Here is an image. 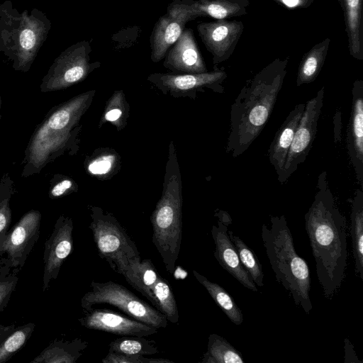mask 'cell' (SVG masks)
Returning <instances> with one entry per match:
<instances>
[{
    "instance_id": "obj_1",
    "label": "cell",
    "mask_w": 363,
    "mask_h": 363,
    "mask_svg": "<svg viewBox=\"0 0 363 363\" xmlns=\"http://www.w3.org/2000/svg\"><path fill=\"white\" fill-rule=\"evenodd\" d=\"M304 218L317 278L323 296L331 299L340 290L345 276L347 225L329 188L325 172L318 177L317 191Z\"/></svg>"
},
{
    "instance_id": "obj_2",
    "label": "cell",
    "mask_w": 363,
    "mask_h": 363,
    "mask_svg": "<svg viewBox=\"0 0 363 363\" xmlns=\"http://www.w3.org/2000/svg\"><path fill=\"white\" fill-rule=\"evenodd\" d=\"M288 58H276L248 80L231 106L226 151L244 153L270 117L287 72Z\"/></svg>"
},
{
    "instance_id": "obj_3",
    "label": "cell",
    "mask_w": 363,
    "mask_h": 363,
    "mask_svg": "<svg viewBox=\"0 0 363 363\" xmlns=\"http://www.w3.org/2000/svg\"><path fill=\"white\" fill-rule=\"evenodd\" d=\"M271 226L262 225L261 238L276 279L295 304L309 314L311 273L306 261L295 249L294 239L284 216H271Z\"/></svg>"
},
{
    "instance_id": "obj_4",
    "label": "cell",
    "mask_w": 363,
    "mask_h": 363,
    "mask_svg": "<svg viewBox=\"0 0 363 363\" xmlns=\"http://www.w3.org/2000/svg\"><path fill=\"white\" fill-rule=\"evenodd\" d=\"M51 21L33 8L19 12L11 0L0 4V52L16 70L28 71L45 42Z\"/></svg>"
},
{
    "instance_id": "obj_5",
    "label": "cell",
    "mask_w": 363,
    "mask_h": 363,
    "mask_svg": "<svg viewBox=\"0 0 363 363\" xmlns=\"http://www.w3.org/2000/svg\"><path fill=\"white\" fill-rule=\"evenodd\" d=\"M182 204L180 174L171 144L162 195L150 217L152 242L170 274L174 272L181 247Z\"/></svg>"
},
{
    "instance_id": "obj_6",
    "label": "cell",
    "mask_w": 363,
    "mask_h": 363,
    "mask_svg": "<svg viewBox=\"0 0 363 363\" xmlns=\"http://www.w3.org/2000/svg\"><path fill=\"white\" fill-rule=\"evenodd\" d=\"M91 218L89 228L98 254L116 273L121 274L128 265L141 261L135 242L113 215L93 206Z\"/></svg>"
},
{
    "instance_id": "obj_7",
    "label": "cell",
    "mask_w": 363,
    "mask_h": 363,
    "mask_svg": "<svg viewBox=\"0 0 363 363\" xmlns=\"http://www.w3.org/2000/svg\"><path fill=\"white\" fill-rule=\"evenodd\" d=\"M106 303L113 306L125 315L157 329L165 328L168 325L166 316L124 286L108 281H92L89 290L81 299L84 311L91 310L96 304Z\"/></svg>"
},
{
    "instance_id": "obj_8",
    "label": "cell",
    "mask_w": 363,
    "mask_h": 363,
    "mask_svg": "<svg viewBox=\"0 0 363 363\" xmlns=\"http://www.w3.org/2000/svg\"><path fill=\"white\" fill-rule=\"evenodd\" d=\"M90 41L80 40L62 51L55 58L43 79V91H54L67 88L84 79L95 68L99 62H90Z\"/></svg>"
},
{
    "instance_id": "obj_9",
    "label": "cell",
    "mask_w": 363,
    "mask_h": 363,
    "mask_svg": "<svg viewBox=\"0 0 363 363\" xmlns=\"http://www.w3.org/2000/svg\"><path fill=\"white\" fill-rule=\"evenodd\" d=\"M91 91L70 100L55 111L36 134L33 152L46 155L66 139L68 130L74 125L88 108L94 96Z\"/></svg>"
},
{
    "instance_id": "obj_10",
    "label": "cell",
    "mask_w": 363,
    "mask_h": 363,
    "mask_svg": "<svg viewBox=\"0 0 363 363\" xmlns=\"http://www.w3.org/2000/svg\"><path fill=\"white\" fill-rule=\"evenodd\" d=\"M325 88L322 86L315 96L306 104L296 128L291 145L284 164L281 184L285 183L289 177L303 163L314 141L318 120L323 106Z\"/></svg>"
},
{
    "instance_id": "obj_11",
    "label": "cell",
    "mask_w": 363,
    "mask_h": 363,
    "mask_svg": "<svg viewBox=\"0 0 363 363\" xmlns=\"http://www.w3.org/2000/svg\"><path fill=\"white\" fill-rule=\"evenodd\" d=\"M41 213L32 210L24 214L8 231L0 245V256L4 254L11 262L13 268L20 270L40 236Z\"/></svg>"
},
{
    "instance_id": "obj_12",
    "label": "cell",
    "mask_w": 363,
    "mask_h": 363,
    "mask_svg": "<svg viewBox=\"0 0 363 363\" xmlns=\"http://www.w3.org/2000/svg\"><path fill=\"white\" fill-rule=\"evenodd\" d=\"M196 29L216 65L227 60L233 53L244 30V24L241 21L218 19L201 22Z\"/></svg>"
},
{
    "instance_id": "obj_13",
    "label": "cell",
    "mask_w": 363,
    "mask_h": 363,
    "mask_svg": "<svg viewBox=\"0 0 363 363\" xmlns=\"http://www.w3.org/2000/svg\"><path fill=\"white\" fill-rule=\"evenodd\" d=\"M73 222L69 217L60 216L54 229L45 242L43 291L48 290L50 282L57 279L60 268L73 248Z\"/></svg>"
},
{
    "instance_id": "obj_14",
    "label": "cell",
    "mask_w": 363,
    "mask_h": 363,
    "mask_svg": "<svg viewBox=\"0 0 363 363\" xmlns=\"http://www.w3.org/2000/svg\"><path fill=\"white\" fill-rule=\"evenodd\" d=\"M78 321L86 328L121 336L147 337L157 333L152 326L107 308L84 311Z\"/></svg>"
},
{
    "instance_id": "obj_15",
    "label": "cell",
    "mask_w": 363,
    "mask_h": 363,
    "mask_svg": "<svg viewBox=\"0 0 363 363\" xmlns=\"http://www.w3.org/2000/svg\"><path fill=\"white\" fill-rule=\"evenodd\" d=\"M249 0H173L167 11L186 22L199 17L228 19L247 13Z\"/></svg>"
},
{
    "instance_id": "obj_16",
    "label": "cell",
    "mask_w": 363,
    "mask_h": 363,
    "mask_svg": "<svg viewBox=\"0 0 363 363\" xmlns=\"http://www.w3.org/2000/svg\"><path fill=\"white\" fill-rule=\"evenodd\" d=\"M218 218L217 225H213L211 235L215 244L214 257L219 264L243 286L252 291L257 287L242 267L238 252L228 235V225Z\"/></svg>"
},
{
    "instance_id": "obj_17",
    "label": "cell",
    "mask_w": 363,
    "mask_h": 363,
    "mask_svg": "<svg viewBox=\"0 0 363 363\" xmlns=\"http://www.w3.org/2000/svg\"><path fill=\"white\" fill-rule=\"evenodd\" d=\"M352 106L347 129V149L356 177L363 188V81L356 80L352 89Z\"/></svg>"
},
{
    "instance_id": "obj_18",
    "label": "cell",
    "mask_w": 363,
    "mask_h": 363,
    "mask_svg": "<svg viewBox=\"0 0 363 363\" xmlns=\"http://www.w3.org/2000/svg\"><path fill=\"white\" fill-rule=\"evenodd\" d=\"M163 65L176 73L199 74L207 72L191 28H184L179 38L169 48Z\"/></svg>"
},
{
    "instance_id": "obj_19",
    "label": "cell",
    "mask_w": 363,
    "mask_h": 363,
    "mask_svg": "<svg viewBox=\"0 0 363 363\" xmlns=\"http://www.w3.org/2000/svg\"><path fill=\"white\" fill-rule=\"evenodd\" d=\"M227 77L224 71L206 72L199 74L154 73L147 79L160 89L172 94H188L203 87H213Z\"/></svg>"
},
{
    "instance_id": "obj_20",
    "label": "cell",
    "mask_w": 363,
    "mask_h": 363,
    "mask_svg": "<svg viewBox=\"0 0 363 363\" xmlns=\"http://www.w3.org/2000/svg\"><path fill=\"white\" fill-rule=\"evenodd\" d=\"M187 22L181 16L167 11L161 16L154 25L150 37V58L158 62L164 58L185 28Z\"/></svg>"
},
{
    "instance_id": "obj_21",
    "label": "cell",
    "mask_w": 363,
    "mask_h": 363,
    "mask_svg": "<svg viewBox=\"0 0 363 363\" xmlns=\"http://www.w3.org/2000/svg\"><path fill=\"white\" fill-rule=\"evenodd\" d=\"M305 108L304 104H299L290 111L289 114L277 131L268 151L271 164L281 181L284 164L291 145L296 128L299 123Z\"/></svg>"
},
{
    "instance_id": "obj_22",
    "label": "cell",
    "mask_w": 363,
    "mask_h": 363,
    "mask_svg": "<svg viewBox=\"0 0 363 363\" xmlns=\"http://www.w3.org/2000/svg\"><path fill=\"white\" fill-rule=\"evenodd\" d=\"M345 18L350 55L363 60L362 0H340Z\"/></svg>"
},
{
    "instance_id": "obj_23",
    "label": "cell",
    "mask_w": 363,
    "mask_h": 363,
    "mask_svg": "<svg viewBox=\"0 0 363 363\" xmlns=\"http://www.w3.org/2000/svg\"><path fill=\"white\" fill-rule=\"evenodd\" d=\"M121 275L133 288L150 301L152 306H155L152 290L160 275L150 259L130 264Z\"/></svg>"
},
{
    "instance_id": "obj_24",
    "label": "cell",
    "mask_w": 363,
    "mask_h": 363,
    "mask_svg": "<svg viewBox=\"0 0 363 363\" xmlns=\"http://www.w3.org/2000/svg\"><path fill=\"white\" fill-rule=\"evenodd\" d=\"M88 347V342L80 338L73 340H55L31 363H75Z\"/></svg>"
},
{
    "instance_id": "obj_25",
    "label": "cell",
    "mask_w": 363,
    "mask_h": 363,
    "mask_svg": "<svg viewBox=\"0 0 363 363\" xmlns=\"http://www.w3.org/2000/svg\"><path fill=\"white\" fill-rule=\"evenodd\" d=\"M350 233L355 272L363 280V191L357 189L353 198Z\"/></svg>"
},
{
    "instance_id": "obj_26",
    "label": "cell",
    "mask_w": 363,
    "mask_h": 363,
    "mask_svg": "<svg viewBox=\"0 0 363 363\" xmlns=\"http://www.w3.org/2000/svg\"><path fill=\"white\" fill-rule=\"evenodd\" d=\"M330 43V38H326L313 45L303 56L297 73L298 86L311 83L317 78L324 65Z\"/></svg>"
},
{
    "instance_id": "obj_27",
    "label": "cell",
    "mask_w": 363,
    "mask_h": 363,
    "mask_svg": "<svg viewBox=\"0 0 363 363\" xmlns=\"http://www.w3.org/2000/svg\"><path fill=\"white\" fill-rule=\"evenodd\" d=\"M193 274L230 320L236 325H241L244 320L242 311L226 290L196 270H193Z\"/></svg>"
},
{
    "instance_id": "obj_28",
    "label": "cell",
    "mask_w": 363,
    "mask_h": 363,
    "mask_svg": "<svg viewBox=\"0 0 363 363\" xmlns=\"http://www.w3.org/2000/svg\"><path fill=\"white\" fill-rule=\"evenodd\" d=\"M201 363H244L240 352L225 338L218 334L209 335L207 351L203 354Z\"/></svg>"
},
{
    "instance_id": "obj_29",
    "label": "cell",
    "mask_w": 363,
    "mask_h": 363,
    "mask_svg": "<svg viewBox=\"0 0 363 363\" xmlns=\"http://www.w3.org/2000/svg\"><path fill=\"white\" fill-rule=\"evenodd\" d=\"M152 291L155 300L154 307L163 313L168 321L178 324L179 311L168 281L160 276Z\"/></svg>"
},
{
    "instance_id": "obj_30",
    "label": "cell",
    "mask_w": 363,
    "mask_h": 363,
    "mask_svg": "<svg viewBox=\"0 0 363 363\" xmlns=\"http://www.w3.org/2000/svg\"><path fill=\"white\" fill-rule=\"evenodd\" d=\"M109 352L125 354L152 355L159 352L156 342L144 337L124 336L109 344Z\"/></svg>"
},
{
    "instance_id": "obj_31",
    "label": "cell",
    "mask_w": 363,
    "mask_h": 363,
    "mask_svg": "<svg viewBox=\"0 0 363 363\" xmlns=\"http://www.w3.org/2000/svg\"><path fill=\"white\" fill-rule=\"evenodd\" d=\"M228 235L236 248L240 261L244 269L256 286H263L264 274L262 267L257 255L240 237L235 235L229 230Z\"/></svg>"
},
{
    "instance_id": "obj_32",
    "label": "cell",
    "mask_w": 363,
    "mask_h": 363,
    "mask_svg": "<svg viewBox=\"0 0 363 363\" xmlns=\"http://www.w3.org/2000/svg\"><path fill=\"white\" fill-rule=\"evenodd\" d=\"M34 328L32 323L21 326L0 345V363L9 360L26 344Z\"/></svg>"
},
{
    "instance_id": "obj_33",
    "label": "cell",
    "mask_w": 363,
    "mask_h": 363,
    "mask_svg": "<svg viewBox=\"0 0 363 363\" xmlns=\"http://www.w3.org/2000/svg\"><path fill=\"white\" fill-rule=\"evenodd\" d=\"M101 362L103 363H174L164 358H149L140 354H125L109 351Z\"/></svg>"
},
{
    "instance_id": "obj_34",
    "label": "cell",
    "mask_w": 363,
    "mask_h": 363,
    "mask_svg": "<svg viewBox=\"0 0 363 363\" xmlns=\"http://www.w3.org/2000/svg\"><path fill=\"white\" fill-rule=\"evenodd\" d=\"M19 272V269L13 268L8 275L0 279V313L6 306L12 293L16 289Z\"/></svg>"
},
{
    "instance_id": "obj_35",
    "label": "cell",
    "mask_w": 363,
    "mask_h": 363,
    "mask_svg": "<svg viewBox=\"0 0 363 363\" xmlns=\"http://www.w3.org/2000/svg\"><path fill=\"white\" fill-rule=\"evenodd\" d=\"M115 162V156L106 155L101 156L88 165V170L90 173L95 175H103L108 173Z\"/></svg>"
},
{
    "instance_id": "obj_36",
    "label": "cell",
    "mask_w": 363,
    "mask_h": 363,
    "mask_svg": "<svg viewBox=\"0 0 363 363\" xmlns=\"http://www.w3.org/2000/svg\"><path fill=\"white\" fill-rule=\"evenodd\" d=\"M11 220L9 198L2 200L0 205V245L6 237Z\"/></svg>"
},
{
    "instance_id": "obj_37",
    "label": "cell",
    "mask_w": 363,
    "mask_h": 363,
    "mask_svg": "<svg viewBox=\"0 0 363 363\" xmlns=\"http://www.w3.org/2000/svg\"><path fill=\"white\" fill-rule=\"evenodd\" d=\"M288 9H306L311 6L314 0H273Z\"/></svg>"
},
{
    "instance_id": "obj_38",
    "label": "cell",
    "mask_w": 363,
    "mask_h": 363,
    "mask_svg": "<svg viewBox=\"0 0 363 363\" xmlns=\"http://www.w3.org/2000/svg\"><path fill=\"white\" fill-rule=\"evenodd\" d=\"M345 358V363H362L356 354L353 345L348 338L344 340Z\"/></svg>"
},
{
    "instance_id": "obj_39",
    "label": "cell",
    "mask_w": 363,
    "mask_h": 363,
    "mask_svg": "<svg viewBox=\"0 0 363 363\" xmlns=\"http://www.w3.org/2000/svg\"><path fill=\"white\" fill-rule=\"evenodd\" d=\"M72 186V182L69 179H64L57 183L51 190L50 194L52 197H59L62 196Z\"/></svg>"
},
{
    "instance_id": "obj_40",
    "label": "cell",
    "mask_w": 363,
    "mask_h": 363,
    "mask_svg": "<svg viewBox=\"0 0 363 363\" xmlns=\"http://www.w3.org/2000/svg\"><path fill=\"white\" fill-rule=\"evenodd\" d=\"M122 116V108L119 107L118 105H117L116 106H114V105H111V108L110 107V108L108 109V111L105 113L104 118L106 121L114 123L118 121L121 118Z\"/></svg>"
},
{
    "instance_id": "obj_41",
    "label": "cell",
    "mask_w": 363,
    "mask_h": 363,
    "mask_svg": "<svg viewBox=\"0 0 363 363\" xmlns=\"http://www.w3.org/2000/svg\"><path fill=\"white\" fill-rule=\"evenodd\" d=\"M12 269L11 262L7 257L0 258V279L8 275Z\"/></svg>"
},
{
    "instance_id": "obj_42",
    "label": "cell",
    "mask_w": 363,
    "mask_h": 363,
    "mask_svg": "<svg viewBox=\"0 0 363 363\" xmlns=\"http://www.w3.org/2000/svg\"><path fill=\"white\" fill-rule=\"evenodd\" d=\"M3 199H1V198H0V205H1V201H2V200H3Z\"/></svg>"
}]
</instances>
